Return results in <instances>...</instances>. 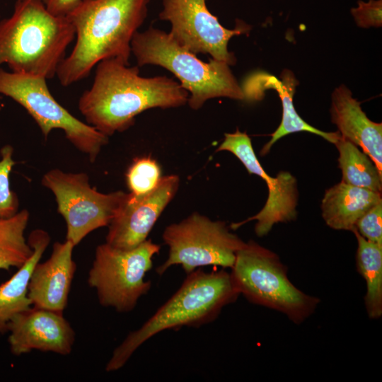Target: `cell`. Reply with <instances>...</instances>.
<instances>
[{
  "label": "cell",
  "mask_w": 382,
  "mask_h": 382,
  "mask_svg": "<svg viewBox=\"0 0 382 382\" xmlns=\"http://www.w3.org/2000/svg\"><path fill=\"white\" fill-rule=\"evenodd\" d=\"M29 217L24 209L12 216L0 218V270L18 269L31 256L33 248L24 236Z\"/></svg>",
  "instance_id": "obj_22"
},
{
  "label": "cell",
  "mask_w": 382,
  "mask_h": 382,
  "mask_svg": "<svg viewBox=\"0 0 382 382\" xmlns=\"http://www.w3.org/2000/svg\"><path fill=\"white\" fill-rule=\"evenodd\" d=\"M41 183L54 194L58 212L66 222V240L74 246L92 231L108 226L128 194L121 190L100 192L91 186L86 173L58 168L47 172Z\"/></svg>",
  "instance_id": "obj_10"
},
{
  "label": "cell",
  "mask_w": 382,
  "mask_h": 382,
  "mask_svg": "<svg viewBox=\"0 0 382 382\" xmlns=\"http://www.w3.org/2000/svg\"><path fill=\"white\" fill-rule=\"evenodd\" d=\"M161 178L158 164L149 156L135 158L126 173L129 193L134 195L151 192L158 185Z\"/></svg>",
  "instance_id": "obj_23"
},
{
  "label": "cell",
  "mask_w": 382,
  "mask_h": 382,
  "mask_svg": "<svg viewBox=\"0 0 382 382\" xmlns=\"http://www.w3.org/2000/svg\"><path fill=\"white\" fill-rule=\"evenodd\" d=\"M356 230L366 240L382 245V201L360 217L356 224Z\"/></svg>",
  "instance_id": "obj_25"
},
{
  "label": "cell",
  "mask_w": 382,
  "mask_h": 382,
  "mask_svg": "<svg viewBox=\"0 0 382 382\" xmlns=\"http://www.w3.org/2000/svg\"><path fill=\"white\" fill-rule=\"evenodd\" d=\"M351 13L359 27H381L382 0L359 1L357 7L351 9Z\"/></svg>",
  "instance_id": "obj_26"
},
{
  "label": "cell",
  "mask_w": 382,
  "mask_h": 382,
  "mask_svg": "<svg viewBox=\"0 0 382 382\" xmlns=\"http://www.w3.org/2000/svg\"><path fill=\"white\" fill-rule=\"evenodd\" d=\"M239 295L230 272L224 270L192 271L175 293L114 349L105 371L112 372L122 368L143 343L162 331L184 326L197 328L214 321Z\"/></svg>",
  "instance_id": "obj_3"
},
{
  "label": "cell",
  "mask_w": 382,
  "mask_h": 382,
  "mask_svg": "<svg viewBox=\"0 0 382 382\" xmlns=\"http://www.w3.org/2000/svg\"><path fill=\"white\" fill-rule=\"evenodd\" d=\"M331 120L341 137L366 154L382 173V124L371 121L345 85L332 94Z\"/></svg>",
  "instance_id": "obj_17"
},
{
  "label": "cell",
  "mask_w": 382,
  "mask_h": 382,
  "mask_svg": "<svg viewBox=\"0 0 382 382\" xmlns=\"http://www.w3.org/2000/svg\"><path fill=\"white\" fill-rule=\"evenodd\" d=\"M74 37L67 17L52 14L42 0H17L12 15L0 21V65L52 79Z\"/></svg>",
  "instance_id": "obj_4"
},
{
  "label": "cell",
  "mask_w": 382,
  "mask_h": 382,
  "mask_svg": "<svg viewBox=\"0 0 382 382\" xmlns=\"http://www.w3.org/2000/svg\"><path fill=\"white\" fill-rule=\"evenodd\" d=\"M219 151L234 154L250 174L262 178L268 187V197L263 208L245 221L231 224V228L236 229L248 221L256 220L255 232L257 236L262 237L275 224L296 219L298 190L295 177L287 171H281L276 177L270 176L259 162L250 138L245 132L237 129L233 133H226L224 141L216 149Z\"/></svg>",
  "instance_id": "obj_12"
},
{
  "label": "cell",
  "mask_w": 382,
  "mask_h": 382,
  "mask_svg": "<svg viewBox=\"0 0 382 382\" xmlns=\"http://www.w3.org/2000/svg\"><path fill=\"white\" fill-rule=\"evenodd\" d=\"M0 94L11 98L35 120L45 139L52 129L63 130L66 138L94 162L108 137L83 122L63 108L52 96L46 79L6 71L0 68Z\"/></svg>",
  "instance_id": "obj_8"
},
{
  "label": "cell",
  "mask_w": 382,
  "mask_h": 382,
  "mask_svg": "<svg viewBox=\"0 0 382 382\" xmlns=\"http://www.w3.org/2000/svg\"><path fill=\"white\" fill-rule=\"evenodd\" d=\"M11 352L21 356L38 350L62 356L73 349L76 333L63 313L31 306L8 323Z\"/></svg>",
  "instance_id": "obj_14"
},
{
  "label": "cell",
  "mask_w": 382,
  "mask_h": 382,
  "mask_svg": "<svg viewBox=\"0 0 382 382\" xmlns=\"http://www.w3.org/2000/svg\"><path fill=\"white\" fill-rule=\"evenodd\" d=\"M299 81L294 73L284 69L281 73V80L266 73H257L247 79L242 87L245 100L255 101L260 100L265 90H275L280 98L282 106V121L278 128L271 134L270 140L261 150L262 156L266 155L273 144L281 138L299 132H307L320 136L326 141L335 144L340 137L339 132H327L320 130L303 120L297 113L293 98Z\"/></svg>",
  "instance_id": "obj_16"
},
{
  "label": "cell",
  "mask_w": 382,
  "mask_h": 382,
  "mask_svg": "<svg viewBox=\"0 0 382 382\" xmlns=\"http://www.w3.org/2000/svg\"><path fill=\"white\" fill-rule=\"evenodd\" d=\"M139 73L138 66L115 59L98 63L93 85L79 100L86 123L109 137L129 128L146 110L175 108L188 101L189 93L173 79Z\"/></svg>",
  "instance_id": "obj_1"
},
{
  "label": "cell",
  "mask_w": 382,
  "mask_h": 382,
  "mask_svg": "<svg viewBox=\"0 0 382 382\" xmlns=\"http://www.w3.org/2000/svg\"><path fill=\"white\" fill-rule=\"evenodd\" d=\"M381 201V193L341 181L325 191L321 203L322 216L329 227L353 232L360 217Z\"/></svg>",
  "instance_id": "obj_18"
},
{
  "label": "cell",
  "mask_w": 382,
  "mask_h": 382,
  "mask_svg": "<svg viewBox=\"0 0 382 382\" xmlns=\"http://www.w3.org/2000/svg\"><path fill=\"white\" fill-rule=\"evenodd\" d=\"M162 237L169 250L168 258L156 270L159 275L175 265H181L187 274L209 265L231 268L245 244L224 222L198 213L168 226Z\"/></svg>",
  "instance_id": "obj_9"
},
{
  "label": "cell",
  "mask_w": 382,
  "mask_h": 382,
  "mask_svg": "<svg viewBox=\"0 0 382 382\" xmlns=\"http://www.w3.org/2000/svg\"><path fill=\"white\" fill-rule=\"evenodd\" d=\"M339 152L342 182L381 193L382 173L370 157L357 145L341 136L335 144Z\"/></svg>",
  "instance_id": "obj_21"
},
{
  "label": "cell",
  "mask_w": 382,
  "mask_h": 382,
  "mask_svg": "<svg viewBox=\"0 0 382 382\" xmlns=\"http://www.w3.org/2000/svg\"><path fill=\"white\" fill-rule=\"evenodd\" d=\"M50 240L46 231H32L28 238L33 248L31 256L8 280L0 284V336L7 332L8 323L15 315L32 306L28 296L29 281Z\"/></svg>",
  "instance_id": "obj_19"
},
{
  "label": "cell",
  "mask_w": 382,
  "mask_h": 382,
  "mask_svg": "<svg viewBox=\"0 0 382 382\" xmlns=\"http://www.w3.org/2000/svg\"><path fill=\"white\" fill-rule=\"evenodd\" d=\"M356 263L366 285L364 303L368 316L377 319L382 316V245L370 242L357 230Z\"/></svg>",
  "instance_id": "obj_20"
},
{
  "label": "cell",
  "mask_w": 382,
  "mask_h": 382,
  "mask_svg": "<svg viewBox=\"0 0 382 382\" xmlns=\"http://www.w3.org/2000/svg\"><path fill=\"white\" fill-rule=\"evenodd\" d=\"M160 248L151 240L129 250L116 248L107 243L98 245L87 282L96 290L99 303L119 313L132 311L151 289V281L144 277Z\"/></svg>",
  "instance_id": "obj_7"
},
{
  "label": "cell",
  "mask_w": 382,
  "mask_h": 382,
  "mask_svg": "<svg viewBox=\"0 0 382 382\" xmlns=\"http://www.w3.org/2000/svg\"><path fill=\"white\" fill-rule=\"evenodd\" d=\"M207 0H163L159 18L171 25L169 34L182 47L197 54H209L212 59L234 65L236 59L228 50L229 40L247 33L250 25L236 20L233 29L224 28L208 9Z\"/></svg>",
  "instance_id": "obj_11"
},
{
  "label": "cell",
  "mask_w": 382,
  "mask_h": 382,
  "mask_svg": "<svg viewBox=\"0 0 382 382\" xmlns=\"http://www.w3.org/2000/svg\"><path fill=\"white\" fill-rule=\"evenodd\" d=\"M150 1L81 0L66 16L76 42L58 66L60 83L68 86L86 78L103 59L129 65L131 42L147 16Z\"/></svg>",
  "instance_id": "obj_2"
},
{
  "label": "cell",
  "mask_w": 382,
  "mask_h": 382,
  "mask_svg": "<svg viewBox=\"0 0 382 382\" xmlns=\"http://www.w3.org/2000/svg\"><path fill=\"white\" fill-rule=\"evenodd\" d=\"M179 178L175 175L162 177L151 192L127 198L108 226L105 243L122 249L137 247L146 240L159 216L175 196Z\"/></svg>",
  "instance_id": "obj_13"
},
{
  "label": "cell",
  "mask_w": 382,
  "mask_h": 382,
  "mask_svg": "<svg viewBox=\"0 0 382 382\" xmlns=\"http://www.w3.org/2000/svg\"><path fill=\"white\" fill-rule=\"evenodd\" d=\"M231 269L240 294L253 303L284 314L294 323L311 316L320 302L291 283L286 267L277 254L253 241L237 252Z\"/></svg>",
  "instance_id": "obj_6"
},
{
  "label": "cell",
  "mask_w": 382,
  "mask_h": 382,
  "mask_svg": "<svg viewBox=\"0 0 382 382\" xmlns=\"http://www.w3.org/2000/svg\"><path fill=\"white\" fill-rule=\"evenodd\" d=\"M131 50L139 66L158 65L173 73L190 94L187 102L194 110L200 108L207 100L218 97L245 100L242 86L227 63L214 59L202 62L178 44L169 33L153 27L137 31L131 42Z\"/></svg>",
  "instance_id": "obj_5"
},
{
  "label": "cell",
  "mask_w": 382,
  "mask_h": 382,
  "mask_svg": "<svg viewBox=\"0 0 382 382\" xmlns=\"http://www.w3.org/2000/svg\"><path fill=\"white\" fill-rule=\"evenodd\" d=\"M46 8L57 16H67L81 0H42Z\"/></svg>",
  "instance_id": "obj_27"
},
{
  "label": "cell",
  "mask_w": 382,
  "mask_h": 382,
  "mask_svg": "<svg viewBox=\"0 0 382 382\" xmlns=\"http://www.w3.org/2000/svg\"><path fill=\"white\" fill-rule=\"evenodd\" d=\"M11 146L6 145L1 149L0 160V218H8L18 212V199L10 188L9 175L16 164Z\"/></svg>",
  "instance_id": "obj_24"
},
{
  "label": "cell",
  "mask_w": 382,
  "mask_h": 382,
  "mask_svg": "<svg viewBox=\"0 0 382 382\" xmlns=\"http://www.w3.org/2000/svg\"><path fill=\"white\" fill-rule=\"evenodd\" d=\"M74 247L67 240L57 241L50 257L35 265L28 284L32 306L64 312L76 270L72 257Z\"/></svg>",
  "instance_id": "obj_15"
}]
</instances>
